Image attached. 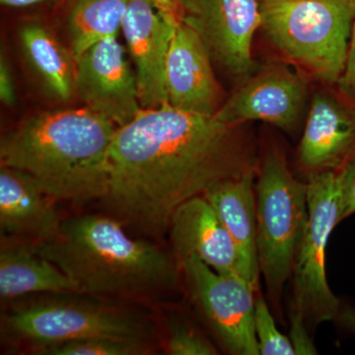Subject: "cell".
Here are the masks:
<instances>
[{
	"instance_id": "21",
	"label": "cell",
	"mask_w": 355,
	"mask_h": 355,
	"mask_svg": "<svg viewBox=\"0 0 355 355\" xmlns=\"http://www.w3.org/2000/svg\"><path fill=\"white\" fill-rule=\"evenodd\" d=\"M42 355H144L153 352V343L114 338H90L33 349Z\"/></svg>"
},
{
	"instance_id": "10",
	"label": "cell",
	"mask_w": 355,
	"mask_h": 355,
	"mask_svg": "<svg viewBox=\"0 0 355 355\" xmlns=\"http://www.w3.org/2000/svg\"><path fill=\"white\" fill-rule=\"evenodd\" d=\"M182 21L197 30L210 57L228 73L252 76V44L261 26L258 0H193Z\"/></svg>"
},
{
	"instance_id": "8",
	"label": "cell",
	"mask_w": 355,
	"mask_h": 355,
	"mask_svg": "<svg viewBox=\"0 0 355 355\" xmlns=\"http://www.w3.org/2000/svg\"><path fill=\"white\" fill-rule=\"evenodd\" d=\"M180 265L193 300L223 347L231 354H260L254 334L259 291L241 275L216 272L193 257Z\"/></svg>"
},
{
	"instance_id": "27",
	"label": "cell",
	"mask_w": 355,
	"mask_h": 355,
	"mask_svg": "<svg viewBox=\"0 0 355 355\" xmlns=\"http://www.w3.org/2000/svg\"><path fill=\"white\" fill-rule=\"evenodd\" d=\"M0 98L2 103L7 106H12L15 103V87L12 74L4 57H1L0 62Z\"/></svg>"
},
{
	"instance_id": "17",
	"label": "cell",
	"mask_w": 355,
	"mask_h": 355,
	"mask_svg": "<svg viewBox=\"0 0 355 355\" xmlns=\"http://www.w3.org/2000/svg\"><path fill=\"white\" fill-rule=\"evenodd\" d=\"M257 170L223 180L210 187L205 197L211 203L241 254L245 277L260 291V266L257 253Z\"/></svg>"
},
{
	"instance_id": "14",
	"label": "cell",
	"mask_w": 355,
	"mask_h": 355,
	"mask_svg": "<svg viewBox=\"0 0 355 355\" xmlns=\"http://www.w3.org/2000/svg\"><path fill=\"white\" fill-rule=\"evenodd\" d=\"M355 155V112L336 96L313 97L297 156L308 177L340 171Z\"/></svg>"
},
{
	"instance_id": "2",
	"label": "cell",
	"mask_w": 355,
	"mask_h": 355,
	"mask_svg": "<svg viewBox=\"0 0 355 355\" xmlns=\"http://www.w3.org/2000/svg\"><path fill=\"white\" fill-rule=\"evenodd\" d=\"M116 130L86 107L36 114L4 135L1 166L27 173L55 200H101Z\"/></svg>"
},
{
	"instance_id": "11",
	"label": "cell",
	"mask_w": 355,
	"mask_h": 355,
	"mask_svg": "<svg viewBox=\"0 0 355 355\" xmlns=\"http://www.w3.org/2000/svg\"><path fill=\"white\" fill-rule=\"evenodd\" d=\"M307 97L302 77L286 67L273 65L245 79L216 114L229 125L261 121L291 132L302 119Z\"/></svg>"
},
{
	"instance_id": "19",
	"label": "cell",
	"mask_w": 355,
	"mask_h": 355,
	"mask_svg": "<svg viewBox=\"0 0 355 355\" xmlns=\"http://www.w3.org/2000/svg\"><path fill=\"white\" fill-rule=\"evenodd\" d=\"M28 62L58 100L69 101L76 90V60L46 28L27 24L20 31Z\"/></svg>"
},
{
	"instance_id": "9",
	"label": "cell",
	"mask_w": 355,
	"mask_h": 355,
	"mask_svg": "<svg viewBox=\"0 0 355 355\" xmlns=\"http://www.w3.org/2000/svg\"><path fill=\"white\" fill-rule=\"evenodd\" d=\"M76 91L84 107L106 116L118 128L130 123L142 109L137 76L118 36L98 42L76 58Z\"/></svg>"
},
{
	"instance_id": "24",
	"label": "cell",
	"mask_w": 355,
	"mask_h": 355,
	"mask_svg": "<svg viewBox=\"0 0 355 355\" xmlns=\"http://www.w3.org/2000/svg\"><path fill=\"white\" fill-rule=\"evenodd\" d=\"M340 190V220L355 214V155L338 171Z\"/></svg>"
},
{
	"instance_id": "28",
	"label": "cell",
	"mask_w": 355,
	"mask_h": 355,
	"mask_svg": "<svg viewBox=\"0 0 355 355\" xmlns=\"http://www.w3.org/2000/svg\"><path fill=\"white\" fill-rule=\"evenodd\" d=\"M163 15L173 24H179L182 21L181 13L179 12L176 6L172 0H151Z\"/></svg>"
},
{
	"instance_id": "31",
	"label": "cell",
	"mask_w": 355,
	"mask_h": 355,
	"mask_svg": "<svg viewBox=\"0 0 355 355\" xmlns=\"http://www.w3.org/2000/svg\"><path fill=\"white\" fill-rule=\"evenodd\" d=\"M172 1L174 2L179 12L181 13L182 20H183L184 16L190 10L193 0H172Z\"/></svg>"
},
{
	"instance_id": "5",
	"label": "cell",
	"mask_w": 355,
	"mask_h": 355,
	"mask_svg": "<svg viewBox=\"0 0 355 355\" xmlns=\"http://www.w3.org/2000/svg\"><path fill=\"white\" fill-rule=\"evenodd\" d=\"M257 253L268 297L279 307L292 277L308 223L307 183L299 181L284 154L272 148L257 170Z\"/></svg>"
},
{
	"instance_id": "30",
	"label": "cell",
	"mask_w": 355,
	"mask_h": 355,
	"mask_svg": "<svg viewBox=\"0 0 355 355\" xmlns=\"http://www.w3.org/2000/svg\"><path fill=\"white\" fill-rule=\"evenodd\" d=\"M0 1L6 6L22 8V7L36 6V4L43 2L44 0H0Z\"/></svg>"
},
{
	"instance_id": "26",
	"label": "cell",
	"mask_w": 355,
	"mask_h": 355,
	"mask_svg": "<svg viewBox=\"0 0 355 355\" xmlns=\"http://www.w3.org/2000/svg\"><path fill=\"white\" fill-rule=\"evenodd\" d=\"M338 84L345 94L355 99V21L350 34L345 69Z\"/></svg>"
},
{
	"instance_id": "20",
	"label": "cell",
	"mask_w": 355,
	"mask_h": 355,
	"mask_svg": "<svg viewBox=\"0 0 355 355\" xmlns=\"http://www.w3.org/2000/svg\"><path fill=\"white\" fill-rule=\"evenodd\" d=\"M128 0H74L69 18L70 51L76 60L84 51L121 30Z\"/></svg>"
},
{
	"instance_id": "1",
	"label": "cell",
	"mask_w": 355,
	"mask_h": 355,
	"mask_svg": "<svg viewBox=\"0 0 355 355\" xmlns=\"http://www.w3.org/2000/svg\"><path fill=\"white\" fill-rule=\"evenodd\" d=\"M256 144L245 125L169 104L142 108L118 128L109 154L110 214L159 237L175 210L223 180L258 170Z\"/></svg>"
},
{
	"instance_id": "22",
	"label": "cell",
	"mask_w": 355,
	"mask_h": 355,
	"mask_svg": "<svg viewBox=\"0 0 355 355\" xmlns=\"http://www.w3.org/2000/svg\"><path fill=\"white\" fill-rule=\"evenodd\" d=\"M254 334L260 354H296L291 338L280 333L272 311L261 295L257 298L254 308Z\"/></svg>"
},
{
	"instance_id": "4",
	"label": "cell",
	"mask_w": 355,
	"mask_h": 355,
	"mask_svg": "<svg viewBox=\"0 0 355 355\" xmlns=\"http://www.w3.org/2000/svg\"><path fill=\"white\" fill-rule=\"evenodd\" d=\"M266 39L319 80L338 83L345 69L355 0H261Z\"/></svg>"
},
{
	"instance_id": "16",
	"label": "cell",
	"mask_w": 355,
	"mask_h": 355,
	"mask_svg": "<svg viewBox=\"0 0 355 355\" xmlns=\"http://www.w3.org/2000/svg\"><path fill=\"white\" fill-rule=\"evenodd\" d=\"M55 198L27 173L1 166L0 229L2 236L42 242L57 234L62 221Z\"/></svg>"
},
{
	"instance_id": "23",
	"label": "cell",
	"mask_w": 355,
	"mask_h": 355,
	"mask_svg": "<svg viewBox=\"0 0 355 355\" xmlns=\"http://www.w3.org/2000/svg\"><path fill=\"white\" fill-rule=\"evenodd\" d=\"M168 354L172 355H214L216 347L198 330L184 322L174 321L168 327Z\"/></svg>"
},
{
	"instance_id": "6",
	"label": "cell",
	"mask_w": 355,
	"mask_h": 355,
	"mask_svg": "<svg viewBox=\"0 0 355 355\" xmlns=\"http://www.w3.org/2000/svg\"><path fill=\"white\" fill-rule=\"evenodd\" d=\"M2 335L33 349L90 338L153 343L144 318L113 306L69 299H38L11 306L1 318Z\"/></svg>"
},
{
	"instance_id": "7",
	"label": "cell",
	"mask_w": 355,
	"mask_h": 355,
	"mask_svg": "<svg viewBox=\"0 0 355 355\" xmlns=\"http://www.w3.org/2000/svg\"><path fill=\"white\" fill-rule=\"evenodd\" d=\"M308 223L296 254L291 311L304 318L309 329L336 320L340 299L326 275V249L334 228L340 223V190L338 172L308 177Z\"/></svg>"
},
{
	"instance_id": "3",
	"label": "cell",
	"mask_w": 355,
	"mask_h": 355,
	"mask_svg": "<svg viewBox=\"0 0 355 355\" xmlns=\"http://www.w3.org/2000/svg\"><path fill=\"white\" fill-rule=\"evenodd\" d=\"M123 225L114 216L71 217L53 237L36 242L37 249L81 294L141 295L175 286L174 261L155 245L130 237Z\"/></svg>"
},
{
	"instance_id": "13",
	"label": "cell",
	"mask_w": 355,
	"mask_h": 355,
	"mask_svg": "<svg viewBox=\"0 0 355 355\" xmlns=\"http://www.w3.org/2000/svg\"><path fill=\"white\" fill-rule=\"evenodd\" d=\"M211 57L195 28L184 21L175 27L166 62L168 104L200 114H216L220 108V89Z\"/></svg>"
},
{
	"instance_id": "25",
	"label": "cell",
	"mask_w": 355,
	"mask_h": 355,
	"mask_svg": "<svg viewBox=\"0 0 355 355\" xmlns=\"http://www.w3.org/2000/svg\"><path fill=\"white\" fill-rule=\"evenodd\" d=\"M291 338L296 354H317L309 334V327L302 315L291 310Z\"/></svg>"
},
{
	"instance_id": "18",
	"label": "cell",
	"mask_w": 355,
	"mask_h": 355,
	"mask_svg": "<svg viewBox=\"0 0 355 355\" xmlns=\"http://www.w3.org/2000/svg\"><path fill=\"white\" fill-rule=\"evenodd\" d=\"M38 293H79L76 282L44 258L36 242H6L0 250V297L14 300Z\"/></svg>"
},
{
	"instance_id": "29",
	"label": "cell",
	"mask_w": 355,
	"mask_h": 355,
	"mask_svg": "<svg viewBox=\"0 0 355 355\" xmlns=\"http://www.w3.org/2000/svg\"><path fill=\"white\" fill-rule=\"evenodd\" d=\"M336 320L340 322L343 328L352 331L355 335V307L354 306L342 303Z\"/></svg>"
},
{
	"instance_id": "12",
	"label": "cell",
	"mask_w": 355,
	"mask_h": 355,
	"mask_svg": "<svg viewBox=\"0 0 355 355\" xmlns=\"http://www.w3.org/2000/svg\"><path fill=\"white\" fill-rule=\"evenodd\" d=\"M177 25L151 0L128 1L121 31L135 64L141 108L168 104L166 62Z\"/></svg>"
},
{
	"instance_id": "15",
	"label": "cell",
	"mask_w": 355,
	"mask_h": 355,
	"mask_svg": "<svg viewBox=\"0 0 355 355\" xmlns=\"http://www.w3.org/2000/svg\"><path fill=\"white\" fill-rule=\"evenodd\" d=\"M168 231L180 263L193 257L216 272L246 279L241 254L205 196L182 203L172 214Z\"/></svg>"
}]
</instances>
